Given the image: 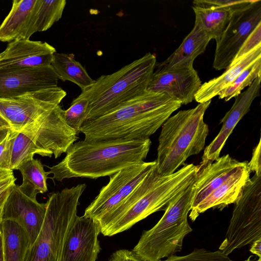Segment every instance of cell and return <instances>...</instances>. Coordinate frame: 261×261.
<instances>
[{"label":"cell","instance_id":"8","mask_svg":"<svg viewBox=\"0 0 261 261\" xmlns=\"http://www.w3.org/2000/svg\"><path fill=\"white\" fill-rule=\"evenodd\" d=\"M195 180L170 202L152 228L143 231L132 250L134 253L147 261H160L181 250L184 238L192 231L188 214L194 196Z\"/></svg>","mask_w":261,"mask_h":261},{"label":"cell","instance_id":"23","mask_svg":"<svg viewBox=\"0 0 261 261\" xmlns=\"http://www.w3.org/2000/svg\"><path fill=\"white\" fill-rule=\"evenodd\" d=\"M36 0H14L11 9L0 25V41L21 38L31 20Z\"/></svg>","mask_w":261,"mask_h":261},{"label":"cell","instance_id":"22","mask_svg":"<svg viewBox=\"0 0 261 261\" xmlns=\"http://www.w3.org/2000/svg\"><path fill=\"white\" fill-rule=\"evenodd\" d=\"M260 57L261 45L231 64L220 76L202 84L194 100L198 103L212 100L230 84L244 69Z\"/></svg>","mask_w":261,"mask_h":261},{"label":"cell","instance_id":"18","mask_svg":"<svg viewBox=\"0 0 261 261\" xmlns=\"http://www.w3.org/2000/svg\"><path fill=\"white\" fill-rule=\"evenodd\" d=\"M260 82L259 76L245 91L235 97L231 108L221 120L222 125L218 134L205 147L200 165H204L219 158L221 150L234 127L249 111L252 102L259 95Z\"/></svg>","mask_w":261,"mask_h":261},{"label":"cell","instance_id":"34","mask_svg":"<svg viewBox=\"0 0 261 261\" xmlns=\"http://www.w3.org/2000/svg\"><path fill=\"white\" fill-rule=\"evenodd\" d=\"M13 172L0 179V208L3 207L8 197L16 187Z\"/></svg>","mask_w":261,"mask_h":261},{"label":"cell","instance_id":"41","mask_svg":"<svg viewBox=\"0 0 261 261\" xmlns=\"http://www.w3.org/2000/svg\"><path fill=\"white\" fill-rule=\"evenodd\" d=\"M8 174H0V179L2 178L3 177L6 176V175H8Z\"/></svg>","mask_w":261,"mask_h":261},{"label":"cell","instance_id":"6","mask_svg":"<svg viewBox=\"0 0 261 261\" xmlns=\"http://www.w3.org/2000/svg\"><path fill=\"white\" fill-rule=\"evenodd\" d=\"M64 110L59 105L51 109L17 132L12 142L10 170H17L35 154L55 159L66 153L79 139L76 132L65 122Z\"/></svg>","mask_w":261,"mask_h":261},{"label":"cell","instance_id":"39","mask_svg":"<svg viewBox=\"0 0 261 261\" xmlns=\"http://www.w3.org/2000/svg\"><path fill=\"white\" fill-rule=\"evenodd\" d=\"M0 261H4L3 255V241L2 232L0 233Z\"/></svg>","mask_w":261,"mask_h":261},{"label":"cell","instance_id":"25","mask_svg":"<svg viewBox=\"0 0 261 261\" xmlns=\"http://www.w3.org/2000/svg\"><path fill=\"white\" fill-rule=\"evenodd\" d=\"M66 4L65 0H36L31 20L21 39H30L35 33L49 29L62 17Z\"/></svg>","mask_w":261,"mask_h":261},{"label":"cell","instance_id":"27","mask_svg":"<svg viewBox=\"0 0 261 261\" xmlns=\"http://www.w3.org/2000/svg\"><path fill=\"white\" fill-rule=\"evenodd\" d=\"M4 261H24L29 247L27 234L17 223L2 220Z\"/></svg>","mask_w":261,"mask_h":261},{"label":"cell","instance_id":"12","mask_svg":"<svg viewBox=\"0 0 261 261\" xmlns=\"http://www.w3.org/2000/svg\"><path fill=\"white\" fill-rule=\"evenodd\" d=\"M66 95V91L57 86L14 97L0 98V115L13 130L18 132L45 112L59 105Z\"/></svg>","mask_w":261,"mask_h":261},{"label":"cell","instance_id":"37","mask_svg":"<svg viewBox=\"0 0 261 261\" xmlns=\"http://www.w3.org/2000/svg\"><path fill=\"white\" fill-rule=\"evenodd\" d=\"M12 130L9 123L0 115V143Z\"/></svg>","mask_w":261,"mask_h":261},{"label":"cell","instance_id":"30","mask_svg":"<svg viewBox=\"0 0 261 261\" xmlns=\"http://www.w3.org/2000/svg\"><path fill=\"white\" fill-rule=\"evenodd\" d=\"M89 102L86 98H74L69 108L64 110V118L66 124L79 135L80 128L86 121Z\"/></svg>","mask_w":261,"mask_h":261},{"label":"cell","instance_id":"40","mask_svg":"<svg viewBox=\"0 0 261 261\" xmlns=\"http://www.w3.org/2000/svg\"><path fill=\"white\" fill-rule=\"evenodd\" d=\"M2 209H3V207L0 208V233L2 232L1 224H2Z\"/></svg>","mask_w":261,"mask_h":261},{"label":"cell","instance_id":"32","mask_svg":"<svg viewBox=\"0 0 261 261\" xmlns=\"http://www.w3.org/2000/svg\"><path fill=\"white\" fill-rule=\"evenodd\" d=\"M14 130L11 131L0 143V174H8L13 172L10 170L12 139Z\"/></svg>","mask_w":261,"mask_h":261},{"label":"cell","instance_id":"14","mask_svg":"<svg viewBox=\"0 0 261 261\" xmlns=\"http://www.w3.org/2000/svg\"><path fill=\"white\" fill-rule=\"evenodd\" d=\"M46 208V202H38L36 199L25 195L16 186L3 207L2 219L14 221L22 227L27 234L30 247L39 233Z\"/></svg>","mask_w":261,"mask_h":261},{"label":"cell","instance_id":"42","mask_svg":"<svg viewBox=\"0 0 261 261\" xmlns=\"http://www.w3.org/2000/svg\"><path fill=\"white\" fill-rule=\"evenodd\" d=\"M255 261H261V258H258V259L255 260Z\"/></svg>","mask_w":261,"mask_h":261},{"label":"cell","instance_id":"38","mask_svg":"<svg viewBox=\"0 0 261 261\" xmlns=\"http://www.w3.org/2000/svg\"><path fill=\"white\" fill-rule=\"evenodd\" d=\"M250 251L261 258V239L258 240L251 244Z\"/></svg>","mask_w":261,"mask_h":261},{"label":"cell","instance_id":"21","mask_svg":"<svg viewBox=\"0 0 261 261\" xmlns=\"http://www.w3.org/2000/svg\"><path fill=\"white\" fill-rule=\"evenodd\" d=\"M211 40L198 23L195 21L193 28L179 47L165 60L156 63L155 68L156 70H164L193 67L194 61L204 53Z\"/></svg>","mask_w":261,"mask_h":261},{"label":"cell","instance_id":"10","mask_svg":"<svg viewBox=\"0 0 261 261\" xmlns=\"http://www.w3.org/2000/svg\"><path fill=\"white\" fill-rule=\"evenodd\" d=\"M260 23V0H248L236 8L226 29L216 40L213 67L217 70L228 68L247 38Z\"/></svg>","mask_w":261,"mask_h":261},{"label":"cell","instance_id":"16","mask_svg":"<svg viewBox=\"0 0 261 261\" xmlns=\"http://www.w3.org/2000/svg\"><path fill=\"white\" fill-rule=\"evenodd\" d=\"M98 223L77 216L65 239L60 261H96L101 250Z\"/></svg>","mask_w":261,"mask_h":261},{"label":"cell","instance_id":"13","mask_svg":"<svg viewBox=\"0 0 261 261\" xmlns=\"http://www.w3.org/2000/svg\"><path fill=\"white\" fill-rule=\"evenodd\" d=\"M201 84L193 66L176 67L154 70L146 90L166 94L181 105H187L194 100Z\"/></svg>","mask_w":261,"mask_h":261},{"label":"cell","instance_id":"24","mask_svg":"<svg viewBox=\"0 0 261 261\" xmlns=\"http://www.w3.org/2000/svg\"><path fill=\"white\" fill-rule=\"evenodd\" d=\"M248 0H242L232 7H211L202 8L193 6L195 20L211 39H218L226 29L232 12Z\"/></svg>","mask_w":261,"mask_h":261},{"label":"cell","instance_id":"33","mask_svg":"<svg viewBox=\"0 0 261 261\" xmlns=\"http://www.w3.org/2000/svg\"><path fill=\"white\" fill-rule=\"evenodd\" d=\"M260 45H261V23L258 24L247 38L230 65Z\"/></svg>","mask_w":261,"mask_h":261},{"label":"cell","instance_id":"35","mask_svg":"<svg viewBox=\"0 0 261 261\" xmlns=\"http://www.w3.org/2000/svg\"><path fill=\"white\" fill-rule=\"evenodd\" d=\"M109 261H147L134 253L132 250L121 249L115 251Z\"/></svg>","mask_w":261,"mask_h":261},{"label":"cell","instance_id":"5","mask_svg":"<svg viewBox=\"0 0 261 261\" xmlns=\"http://www.w3.org/2000/svg\"><path fill=\"white\" fill-rule=\"evenodd\" d=\"M156 63L155 55L148 53L117 71L95 80L77 97L89 102L86 121L102 116L145 92Z\"/></svg>","mask_w":261,"mask_h":261},{"label":"cell","instance_id":"1","mask_svg":"<svg viewBox=\"0 0 261 261\" xmlns=\"http://www.w3.org/2000/svg\"><path fill=\"white\" fill-rule=\"evenodd\" d=\"M181 104L166 94L146 91L113 111L85 121L84 140L149 138Z\"/></svg>","mask_w":261,"mask_h":261},{"label":"cell","instance_id":"17","mask_svg":"<svg viewBox=\"0 0 261 261\" xmlns=\"http://www.w3.org/2000/svg\"><path fill=\"white\" fill-rule=\"evenodd\" d=\"M59 79L51 65L0 73V98L58 86Z\"/></svg>","mask_w":261,"mask_h":261},{"label":"cell","instance_id":"36","mask_svg":"<svg viewBox=\"0 0 261 261\" xmlns=\"http://www.w3.org/2000/svg\"><path fill=\"white\" fill-rule=\"evenodd\" d=\"M261 140L259 139L258 144L253 149L252 158L249 162H248V167L250 172L254 173H261V157H260Z\"/></svg>","mask_w":261,"mask_h":261},{"label":"cell","instance_id":"9","mask_svg":"<svg viewBox=\"0 0 261 261\" xmlns=\"http://www.w3.org/2000/svg\"><path fill=\"white\" fill-rule=\"evenodd\" d=\"M234 203L225 238L219 248L227 255L261 239V173L249 178Z\"/></svg>","mask_w":261,"mask_h":261},{"label":"cell","instance_id":"20","mask_svg":"<svg viewBox=\"0 0 261 261\" xmlns=\"http://www.w3.org/2000/svg\"><path fill=\"white\" fill-rule=\"evenodd\" d=\"M250 173L248 162H242L237 170L224 182L194 210L190 211V219L194 221L200 214L211 208L222 210L234 203L249 179Z\"/></svg>","mask_w":261,"mask_h":261},{"label":"cell","instance_id":"11","mask_svg":"<svg viewBox=\"0 0 261 261\" xmlns=\"http://www.w3.org/2000/svg\"><path fill=\"white\" fill-rule=\"evenodd\" d=\"M155 161L143 162L111 175L109 182L86 207L84 217L97 221L120 205L155 165Z\"/></svg>","mask_w":261,"mask_h":261},{"label":"cell","instance_id":"4","mask_svg":"<svg viewBox=\"0 0 261 261\" xmlns=\"http://www.w3.org/2000/svg\"><path fill=\"white\" fill-rule=\"evenodd\" d=\"M211 100L179 111L162 125L155 161L159 175L173 174L189 157L204 149L209 130L203 118Z\"/></svg>","mask_w":261,"mask_h":261},{"label":"cell","instance_id":"28","mask_svg":"<svg viewBox=\"0 0 261 261\" xmlns=\"http://www.w3.org/2000/svg\"><path fill=\"white\" fill-rule=\"evenodd\" d=\"M17 170L22 176V183L18 187L25 195L36 199L38 194L47 191L46 180L49 178L48 173L45 171L44 165L39 160H27L20 164Z\"/></svg>","mask_w":261,"mask_h":261},{"label":"cell","instance_id":"29","mask_svg":"<svg viewBox=\"0 0 261 261\" xmlns=\"http://www.w3.org/2000/svg\"><path fill=\"white\" fill-rule=\"evenodd\" d=\"M259 76H261V57L244 69L230 84L222 90L218 95L219 98L224 99L227 101L235 97Z\"/></svg>","mask_w":261,"mask_h":261},{"label":"cell","instance_id":"26","mask_svg":"<svg viewBox=\"0 0 261 261\" xmlns=\"http://www.w3.org/2000/svg\"><path fill=\"white\" fill-rule=\"evenodd\" d=\"M50 65L59 80L74 83L81 88L82 92L90 88L95 82L82 64L75 60L73 54L56 52Z\"/></svg>","mask_w":261,"mask_h":261},{"label":"cell","instance_id":"31","mask_svg":"<svg viewBox=\"0 0 261 261\" xmlns=\"http://www.w3.org/2000/svg\"><path fill=\"white\" fill-rule=\"evenodd\" d=\"M160 261H233L228 255L219 250L211 251L205 249H195L190 253L184 256L173 255Z\"/></svg>","mask_w":261,"mask_h":261},{"label":"cell","instance_id":"3","mask_svg":"<svg viewBox=\"0 0 261 261\" xmlns=\"http://www.w3.org/2000/svg\"><path fill=\"white\" fill-rule=\"evenodd\" d=\"M198 171V166L184 164L173 174L161 176L155 165L120 205L95 221L100 233L114 236L156 212L165 211L170 202L195 180Z\"/></svg>","mask_w":261,"mask_h":261},{"label":"cell","instance_id":"2","mask_svg":"<svg viewBox=\"0 0 261 261\" xmlns=\"http://www.w3.org/2000/svg\"><path fill=\"white\" fill-rule=\"evenodd\" d=\"M149 138L81 140L74 142L64 158L48 167L53 179L62 181L72 177L96 179L144 162L149 151Z\"/></svg>","mask_w":261,"mask_h":261},{"label":"cell","instance_id":"15","mask_svg":"<svg viewBox=\"0 0 261 261\" xmlns=\"http://www.w3.org/2000/svg\"><path fill=\"white\" fill-rule=\"evenodd\" d=\"M56 50L46 42L18 38L0 53V73L50 65Z\"/></svg>","mask_w":261,"mask_h":261},{"label":"cell","instance_id":"7","mask_svg":"<svg viewBox=\"0 0 261 261\" xmlns=\"http://www.w3.org/2000/svg\"><path fill=\"white\" fill-rule=\"evenodd\" d=\"M87 187L78 184L50 193L44 220L24 261H60L65 239L77 215L80 198Z\"/></svg>","mask_w":261,"mask_h":261},{"label":"cell","instance_id":"19","mask_svg":"<svg viewBox=\"0 0 261 261\" xmlns=\"http://www.w3.org/2000/svg\"><path fill=\"white\" fill-rule=\"evenodd\" d=\"M229 154L219 157L213 162L198 165L195 182V193L191 211L197 207L209 195L218 188L241 164Z\"/></svg>","mask_w":261,"mask_h":261}]
</instances>
